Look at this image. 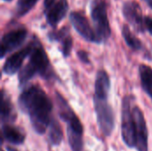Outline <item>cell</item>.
<instances>
[{
	"mask_svg": "<svg viewBox=\"0 0 152 151\" xmlns=\"http://www.w3.org/2000/svg\"><path fill=\"white\" fill-rule=\"evenodd\" d=\"M20 109L28 114L35 132L45 133L51 124L53 104L45 92L38 85H30L23 90L18 99Z\"/></svg>",
	"mask_w": 152,
	"mask_h": 151,
	"instance_id": "obj_1",
	"label": "cell"
},
{
	"mask_svg": "<svg viewBox=\"0 0 152 151\" xmlns=\"http://www.w3.org/2000/svg\"><path fill=\"white\" fill-rule=\"evenodd\" d=\"M32 43L33 48L29 54V61L19 72L18 78L21 85L27 84L35 75H39L47 80L53 77V71L45 49L37 39H34Z\"/></svg>",
	"mask_w": 152,
	"mask_h": 151,
	"instance_id": "obj_2",
	"label": "cell"
},
{
	"mask_svg": "<svg viewBox=\"0 0 152 151\" xmlns=\"http://www.w3.org/2000/svg\"><path fill=\"white\" fill-rule=\"evenodd\" d=\"M56 103L61 118L67 123V133L69 146L73 151L83 150V125L67 101L59 93H55Z\"/></svg>",
	"mask_w": 152,
	"mask_h": 151,
	"instance_id": "obj_3",
	"label": "cell"
},
{
	"mask_svg": "<svg viewBox=\"0 0 152 151\" xmlns=\"http://www.w3.org/2000/svg\"><path fill=\"white\" fill-rule=\"evenodd\" d=\"M91 16L99 43L105 42L110 36V26L107 14V4L104 0H92Z\"/></svg>",
	"mask_w": 152,
	"mask_h": 151,
	"instance_id": "obj_4",
	"label": "cell"
},
{
	"mask_svg": "<svg viewBox=\"0 0 152 151\" xmlns=\"http://www.w3.org/2000/svg\"><path fill=\"white\" fill-rule=\"evenodd\" d=\"M122 138L126 146L136 147V124L129 96H126L122 101Z\"/></svg>",
	"mask_w": 152,
	"mask_h": 151,
	"instance_id": "obj_5",
	"label": "cell"
},
{
	"mask_svg": "<svg viewBox=\"0 0 152 151\" xmlns=\"http://www.w3.org/2000/svg\"><path fill=\"white\" fill-rule=\"evenodd\" d=\"M94 104L99 128L105 136H110L115 126L114 111L107 99L94 98Z\"/></svg>",
	"mask_w": 152,
	"mask_h": 151,
	"instance_id": "obj_6",
	"label": "cell"
},
{
	"mask_svg": "<svg viewBox=\"0 0 152 151\" xmlns=\"http://www.w3.org/2000/svg\"><path fill=\"white\" fill-rule=\"evenodd\" d=\"M27 35L28 31L23 28L12 29L5 33L1 40V58H4L5 54L20 46L25 41Z\"/></svg>",
	"mask_w": 152,
	"mask_h": 151,
	"instance_id": "obj_7",
	"label": "cell"
},
{
	"mask_svg": "<svg viewBox=\"0 0 152 151\" xmlns=\"http://www.w3.org/2000/svg\"><path fill=\"white\" fill-rule=\"evenodd\" d=\"M69 20L74 28L83 38H85L86 41L99 44L97 36L91 28V25L86 17L78 12H72L69 15Z\"/></svg>",
	"mask_w": 152,
	"mask_h": 151,
	"instance_id": "obj_8",
	"label": "cell"
},
{
	"mask_svg": "<svg viewBox=\"0 0 152 151\" xmlns=\"http://www.w3.org/2000/svg\"><path fill=\"white\" fill-rule=\"evenodd\" d=\"M123 15L126 20L139 32H144V18L140 5L133 1L126 2L123 5Z\"/></svg>",
	"mask_w": 152,
	"mask_h": 151,
	"instance_id": "obj_9",
	"label": "cell"
},
{
	"mask_svg": "<svg viewBox=\"0 0 152 151\" xmlns=\"http://www.w3.org/2000/svg\"><path fill=\"white\" fill-rule=\"evenodd\" d=\"M136 124V149L138 151H148V130L142 111L138 107L133 109Z\"/></svg>",
	"mask_w": 152,
	"mask_h": 151,
	"instance_id": "obj_10",
	"label": "cell"
},
{
	"mask_svg": "<svg viewBox=\"0 0 152 151\" xmlns=\"http://www.w3.org/2000/svg\"><path fill=\"white\" fill-rule=\"evenodd\" d=\"M32 48H33V43L31 42L29 44H28L21 50L12 54L6 60V61L3 66V72L6 75L15 74L20 69L26 57L30 54Z\"/></svg>",
	"mask_w": 152,
	"mask_h": 151,
	"instance_id": "obj_11",
	"label": "cell"
},
{
	"mask_svg": "<svg viewBox=\"0 0 152 151\" xmlns=\"http://www.w3.org/2000/svg\"><path fill=\"white\" fill-rule=\"evenodd\" d=\"M68 10L69 4L67 0H59L58 2L54 3L49 8L45 10L47 23L53 28H55L65 17Z\"/></svg>",
	"mask_w": 152,
	"mask_h": 151,
	"instance_id": "obj_12",
	"label": "cell"
},
{
	"mask_svg": "<svg viewBox=\"0 0 152 151\" xmlns=\"http://www.w3.org/2000/svg\"><path fill=\"white\" fill-rule=\"evenodd\" d=\"M49 38L53 41H58L61 44V51L64 57H68L72 49V38L69 35V29L68 27H64L57 32L51 33Z\"/></svg>",
	"mask_w": 152,
	"mask_h": 151,
	"instance_id": "obj_13",
	"label": "cell"
},
{
	"mask_svg": "<svg viewBox=\"0 0 152 151\" xmlns=\"http://www.w3.org/2000/svg\"><path fill=\"white\" fill-rule=\"evenodd\" d=\"M110 88V80L109 75L104 70H100L97 73L94 86V97L100 99H108Z\"/></svg>",
	"mask_w": 152,
	"mask_h": 151,
	"instance_id": "obj_14",
	"label": "cell"
},
{
	"mask_svg": "<svg viewBox=\"0 0 152 151\" xmlns=\"http://www.w3.org/2000/svg\"><path fill=\"white\" fill-rule=\"evenodd\" d=\"M1 122L2 125L11 124L16 119V112L13 108V105L9 98V96L5 93V92L2 91V99H1Z\"/></svg>",
	"mask_w": 152,
	"mask_h": 151,
	"instance_id": "obj_15",
	"label": "cell"
},
{
	"mask_svg": "<svg viewBox=\"0 0 152 151\" xmlns=\"http://www.w3.org/2000/svg\"><path fill=\"white\" fill-rule=\"evenodd\" d=\"M2 134L3 138L12 144L20 145L25 141V134L18 127L10 124H4L2 125Z\"/></svg>",
	"mask_w": 152,
	"mask_h": 151,
	"instance_id": "obj_16",
	"label": "cell"
},
{
	"mask_svg": "<svg viewBox=\"0 0 152 151\" xmlns=\"http://www.w3.org/2000/svg\"><path fill=\"white\" fill-rule=\"evenodd\" d=\"M139 74L143 90L152 98V69L148 65L142 64L139 67Z\"/></svg>",
	"mask_w": 152,
	"mask_h": 151,
	"instance_id": "obj_17",
	"label": "cell"
},
{
	"mask_svg": "<svg viewBox=\"0 0 152 151\" xmlns=\"http://www.w3.org/2000/svg\"><path fill=\"white\" fill-rule=\"evenodd\" d=\"M49 127L50 129H49L48 138L50 143L53 146L60 145L63 139V133L61 130V126L60 125L59 122L56 119L53 118Z\"/></svg>",
	"mask_w": 152,
	"mask_h": 151,
	"instance_id": "obj_18",
	"label": "cell"
},
{
	"mask_svg": "<svg viewBox=\"0 0 152 151\" xmlns=\"http://www.w3.org/2000/svg\"><path fill=\"white\" fill-rule=\"evenodd\" d=\"M122 35L123 37L126 41V43L127 44V45L132 48L134 51H138L141 50L142 48V42L131 32L129 27L127 25H125L122 28Z\"/></svg>",
	"mask_w": 152,
	"mask_h": 151,
	"instance_id": "obj_19",
	"label": "cell"
},
{
	"mask_svg": "<svg viewBox=\"0 0 152 151\" xmlns=\"http://www.w3.org/2000/svg\"><path fill=\"white\" fill-rule=\"evenodd\" d=\"M38 0H18L16 4V13L18 16H23L28 13L37 3Z\"/></svg>",
	"mask_w": 152,
	"mask_h": 151,
	"instance_id": "obj_20",
	"label": "cell"
},
{
	"mask_svg": "<svg viewBox=\"0 0 152 151\" xmlns=\"http://www.w3.org/2000/svg\"><path fill=\"white\" fill-rule=\"evenodd\" d=\"M77 56L79 58V60L84 62V63H90V61H89V57H88V53L86 52V51H78L77 52Z\"/></svg>",
	"mask_w": 152,
	"mask_h": 151,
	"instance_id": "obj_21",
	"label": "cell"
},
{
	"mask_svg": "<svg viewBox=\"0 0 152 151\" xmlns=\"http://www.w3.org/2000/svg\"><path fill=\"white\" fill-rule=\"evenodd\" d=\"M144 25H145V29L148 30L152 35V18L144 17Z\"/></svg>",
	"mask_w": 152,
	"mask_h": 151,
	"instance_id": "obj_22",
	"label": "cell"
},
{
	"mask_svg": "<svg viewBox=\"0 0 152 151\" xmlns=\"http://www.w3.org/2000/svg\"><path fill=\"white\" fill-rule=\"evenodd\" d=\"M55 3V0H45L44 4H45V10L49 8L51 5H53Z\"/></svg>",
	"mask_w": 152,
	"mask_h": 151,
	"instance_id": "obj_23",
	"label": "cell"
},
{
	"mask_svg": "<svg viewBox=\"0 0 152 151\" xmlns=\"http://www.w3.org/2000/svg\"><path fill=\"white\" fill-rule=\"evenodd\" d=\"M6 150H7V151H17L16 150H14V149H12V148H11V147H7Z\"/></svg>",
	"mask_w": 152,
	"mask_h": 151,
	"instance_id": "obj_24",
	"label": "cell"
},
{
	"mask_svg": "<svg viewBox=\"0 0 152 151\" xmlns=\"http://www.w3.org/2000/svg\"><path fill=\"white\" fill-rule=\"evenodd\" d=\"M148 4H149V6L152 9V0H150V1L148 2Z\"/></svg>",
	"mask_w": 152,
	"mask_h": 151,
	"instance_id": "obj_25",
	"label": "cell"
},
{
	"mask_svg": "<svg viewBox=\"0 0 152 151\" xmlns=\"http://www.w3.org/2000/svg\"><path fill=\"white\" fill-rule=\"evenodd\" d=\"M4 1H12V0H4Z\"/></svg>",
	"mask_w": 152,
	"mask_h": 151,
	"instance_id": "obj_26",
	"label": "cell"
}]
</instances>
